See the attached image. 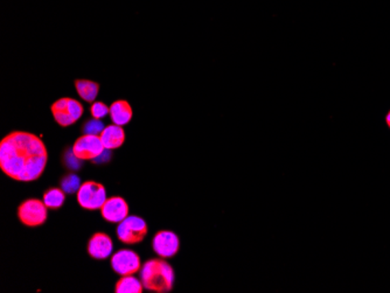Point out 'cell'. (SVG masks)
I'll list each match as a JSON object with an SVG mask.
<instances>
[{"label":"cell","instance_id":"cell-1","mask_svg":"<svg viewBox=\"0 0 390 293\" xmlns=\"http://www.w3.org/2000/svg\"><path fill=\"white\" fill-rule=\"evenodd\" d=\"M48 152L40 137L25 131H13L0 141V168L8 178L31 183L46 170Z\"/></svg>","mask_w":390,"mask_h":293},{"label":"cell","instance_id":"cell-2","mask_svg":"<svg viewBox=\"0 0 390 293\" xmlns=\"http://www.w3.org/2000/svg\"><path fill=\"white\" fill-rule=\"evenodd\" d=\"M174 278L173 267L163 259H149L141 269L143 285L151 292L167 293L172 291Z\"/></svg>","mask_w":390,"mask_h":293},{"label":"cell","instance_id":"cell-3","mask_svg":"<svg viewBox=\"0 0 390 293\" xmlns=\"http://www.w3.org/2000/svg\"><path fill=\"white\" fill-rule=\"evenodd\" d=\"M149 232L147 223L142 217L137 215H129L122 222H119L116 234L119 240L124 244L134 245L141 243Z\"/></svg>","mask_w":390,"mask_h":293},{"label":"cell","instance_id":"cell-4","mask_svg":"<svg viewBox=\"0 0 390 293\" xmlns=\"http://www.w3.org/2000/svg\"><path fill=\"white\" fill-rule=\"evenodd\" d=\"M55 122L62 128L73 125L83 114V105L76 99L62 97L50 107Z\"/></svg>","mask_w":390,"mask_h":293},{"label":"cell","instance_id":"cell-5","mask_svg":"<svg viewBox=\"0 0 390 293\" xmlns=\"http://www.w3.org/2000/svg\"><path fill=\"white\" fill-rule=\"evenodd\" d=\"M48 208L45 202L39 199H27L18 208L20 222L26 227H40L45 225L48 216Z\"/></svg>","mask_w":390,"mask_h":293},{"label":"cell","instance_id":"cell-6","mask_svg":"<svg viewBox=\"0 0 390 293\" xmlns=\"http://www.w3.org/2000/svg\"><path fill=\"white\" fill-rule=\"evenodd\" d=\"M77 202L83 210H101L104 202L107 201L105 187L96 181H85L82 183L77 192Z\"/></svg>","mask_w":390,"mask_h":293},{"label":"cell","instance_id":"cell-7","mask_svg":"<svg viewBox=\"0 0 390 293\" xmlns=\"http://www.w3.org/2000/svg\"><path fill=\"white\" fill-rule=\"evenodd\" d=\"M111 267L119 276H132L142 269V261L134 250L122 249L111 256Z\"/></svg>","mask_w":390,"mask_h":293},{"label":"cell","instance_id":"cell-8","mask_svg":"<svg viewBox=\"0 0 390 293\" xmlns=\"http://www.w3.org/2000/svg\"><path fill=\"white\" fill-rule=\"evenodd\" d=\"M103 143L101 141L100 136L95 134H83L77 138L75 144L73 145V152L79 159L82 161L94 160L100 156L104 152Z\"/></svg>","mask_w":390,"mask_h":293},{"label":"cell","instance_id":"cell-9","mask_svg":"<svg viewBox=\"0 0 390 293\" xmlns=\"http://www.w3.org/2000/svg\"><path fill=\"white\" fill-rule=\"evenodd\" d=\"M152 247L153 252L163 259H172L179 252V237L176 232L161 230L153 237Z\"/></svg>","mask_w":390,"mask_h":293},{"label":"cell","instance_id":"cell-10","mask_svg":"<svg viewBox=\"0 0 390 293\" xmlns=\"http://www.w3.org/2000/svg\"><path fill=\"white\" fill-rule=\"evenodd\" d=\"M101 215L111 223H119L129 216V205L122 196H111L101 207Z\"/></svg>","mask_w":390,"mask_h":293},{"label":"cell","instance_id":"cell-11","mask_svg":"<svg viewBox=\"0 0 390 293\" xmlns=\"http://www.w3.org/2000/svg\"><path fill=\"white\" fill-rule=\"evenodd\" d=\"M87 250L92 259H105L112 254L114 243L105 232H95L89 240Z\"/></svg>","mask_w":390,"mask_h":293},{"label":"cell","instance_id":"cell-12","mask_svg":"<svg viewBox=\"0 0 390 293\" xmlns=\"http://www.w3.org/2000/svg\"><path fill=\"white\" fill-rule=\"evenodd\" d=\"M100 137L105 149H119L125 141V131L121 125L111 124V125L105 126Z\"/></svg>","mask_w":390,"mask_h":293},{"label":"cell","instance_id":"cell-13","mask_svg":"<svg viewBox=\"0 0 390 293\" xmlns=\"http://www.w3.org/2000/svg\"><path fill=\"white\" fill-rule=\"evenodd\" d=\"M110 119L116 125H125L132 119V108L127 101L119 99L110 105Z\"/></svg>","mask_w":390,"mask_h":293},{"label":"cell","instance_id":"cell-14","mask_svg":"<svg viewBox=\"0 0 390 293\" xmlns=\"http://www.w3.org/2000/svg\"><path fill=\"white\" fill-rule=\"evenodd\" d=\"M75 88H76L77 94L81 99L88 102V103H94L96 97L100 92V84L94 81L89 80H76L75 81Z\"/></svg>","mask_w":390,"mask_h":293},{"label":"cell","instance_id":"cell-15","mask_svg":"<svg viewBox=\"0 0 390 293\" xmlns=\"http://www.w3.org/2000/svg\"><path fill=\"white\" fill-rule=\"evenodd\" d=\"M65 201V192L61 187H50L43 193V202L50 210H59Z\"/></svg>","mask_w":390,"mask_h":293},{"label":"cell","instance_id":"cell-16","mask_svg":"<svg viewBox=\"0 0 390 293\" xmlns=\"http://www.w3.org/2000/svg\"><path fill=\"white\" fill-rule=\"evenodd\" d=\"M144 285L142 281H138L134 276H122L116 283V293H142Z\"/></svg>","mask_w":390,"mask_h":293},{"label":"cell","instance_id":"cell-17","mask_svg":"<svg viewBox=\"0 0 390 293\" xmlns=\"http://www.w3.org/2000/svg\"><path fill=\"white\" fill-rule=\"evenodd\" d=\"M60 187L65 190V194H74L80 190L81 179L75 173H68L65 176H62L60 180Z\"/></svg>","mask_w":390,"mask_h":293},{"label":"cell","instance_id":"cell-18","mask_svg":"<svg viewBox=\"0 0 390 293\" xmlns=\"http://www.w3.org/2000/svg\"><path fill=\"white\" fill-rule=\"evenodd\" d=\"M105 129L103 122H101V119H89L85 123V125L82 126V131L85 134H95V136H100L102 131Z\"/></svg>","mask_w":390,"mask_h":293},{"label":"cell","instance_id":"cell-19","mask_svg":"<svg viewBox=\"0 0 390 293\" xmlns=\"http://www.w3.org/2000/svg\"><path fill=\"white\" fill-rule=\"evenodd\" d=\"M109 112H110V108L107 107V104L103 103V102H94L90 107V114H92V119H103Z\"/></svg>","mask_w":390,"mask_h":293},{"label":"cell","instance_id":"cell-20","mask_svg":"<svg viewBox=\"0 0 390 293\" xmlns=\"http://www.w3.org/2000/svg\"><path fill=\"white\" fill-rule=\"evenodd\" d=\"M111 156H112L111 150L105 149L104 150V152L102 153L100 156H97L96 159L92 160V163H95V164H103V163L110 161Z\"/></svg>","mask_w":390,"mask_h":293},{"label":"cell","instance_id":"cell-21","mask_svg":"<svg viewBox=\"0 0 390 293\" xmlns=\"http://www.w3.org/2000/svg\"><path fill=\"white\" fill-rule=\"evenodd\" d=\"M386 124L388 126V129H390V110L386 114Z\"/></svg>","mask_w":390,"mask_h":293}]
</instances>
